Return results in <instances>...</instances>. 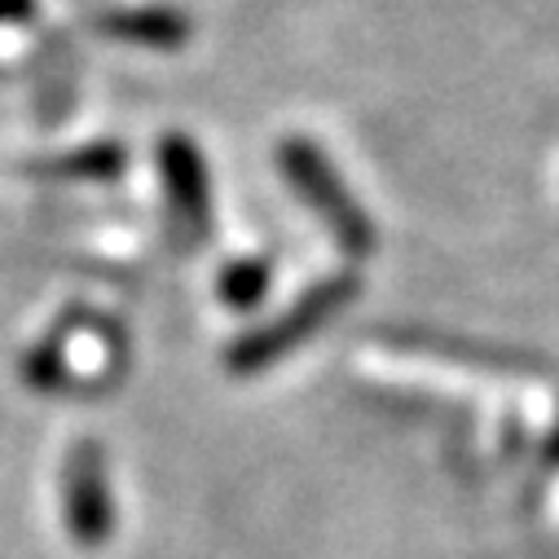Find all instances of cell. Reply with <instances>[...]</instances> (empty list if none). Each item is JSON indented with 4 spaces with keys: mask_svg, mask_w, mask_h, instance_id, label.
<instances>
[{
    "mask_svg": "<svg viewBox=\"0 0 559 559\" xmlns=\"http://www.w3.org/2000/svg\"><path fill=\"white\" fill-rule=\"evenodd\" d=\"M361 283L348 273H335V277H322V283H313L296 305H287L277 318L242 331L229 348H225V366L229 374H264L273 370L283 357L300 353L309 340H318L353 300H357Z\"/></svg>",
    "mask_w": 559,
    "mask_h": 559,
    "instance_id": "6da1fadb",
    "label": "cell"
},
{
    "mask_svg": "<svg viewBox=\"0 0 559 559\" xmlns=\"http://www.w3.org/2000/svg\"><path fill=\"white\" fill-rule=\"evenodd\" d=\"M277 168L292 181L296 199L326 225V234L335 238V247L353 260L374 251V221L366 216V207L353 199V190L344 186V177L335 173V164L326 159L322 146L292 136V142L277 146Z\"/></svg>",
    "mask_w": 559,
    "mask_h": 559,
    "instance_id": "7a4b0ae2",
    "label": "cell"
},
{
    "mask_svg": "<svg viewBox=\"0 0 559 559\" xmlns=\"http://www.w3.org/2000/svg\"><path fill=\"white\" fill-rule=\"evenodd\" d=\"M62 524L84 550H102L115 537L110 463L97 441H75L62 459Z\"/></svg>",
    "mask_w": 559,
    "mask_h": 559,
    "instance_id": "3957f363",
    "label": "cell"
},
{
    "mask_svg": "<svg viewBox=\"0 0 559 559\" xmlns=\"http://www.w3.org/2000/svg\"><path fill=\"white\" fill-rule=\"evenodd\" d=\"M159 181L168 194V207L177 216V225L186 229V238H207L212 229V177L203 164V151L181 132H168L159 142Z\"/></svg>",
    "mask_w": 559,
    "mask_h": 559,
    "instance_id": "277c9868",
    "label": "cell"
},
{
    "mask_svg": "<svg viewBox=\"0 0 559 559\" xmlns=\"http://www.w3.org/2000/svg\"><path fill=\"white\" fill-rule=\"evenodd\" d=\"M97 27L106 36H115V40L146 45V49H181L186 36H190V19L181 10H164V5H151V10H115Z\"/></svg>",
    "mask_w": 559,
    "mask_h": 559,
    "instance_id": "5b68a950",
    "label": "cell"
},
{
    "mask_svg": "<svg viewBox=\"0 0 559 559\" xmlns=\"http://www.w3.org/2000/svg\"><path fill=\"white\" fill-rule=\"evenodd\" d=\"M123 168H128V151L119 142H93V146L45 159L36 173L53 181H115Z\"/></svg>",
    "mask_w": 559,
    "mask_h": 559,
    "instance_id": "8992f818",
    "label": "cell"
},
{
    "mask_svg": "<svg viewBox=\"0 0 559 559\" xmlns=\"http://www.w3.org/2000/svg\"><path fill=\"white\" fill-rule=\"evenodd\" d=\"M269 287H273V269H269L264 255H238V260H229V264L221 269V277H216V292H221V300H225L234 313L260 309L264 296H269Z\"/></svg>",
    "mask_w": 559,
    "mask_h": 559,
    "instance_id": "52a82bcc",
    "label": "cell"
},
{
    "mask_svg": "<svg viewBox=\"0 0 559 559\" xmlns=\"http://www.w3.org/2000/svg\"><path fill=\"white\" fill-rule=\"evenodd\" d=\"M23 379H27L32 388H40V392H53V388L67 383V361H62V340H58V335L45 340V344H36V348L23 357Z\"/></svg>",
    "mask_w": 559,
    "mask_h": 559,
    "instance_id": "ba28073f",
    "label": "cell"
},
{
    "mask_svg": "<svg viewBox=\"0 0 559 559\" xmlns=\"http://www.w3.org/2000/svg\"><path fill=\"white\" fill-rule=\"evenodd\" d=\"M36 19V0H0V27H19Z\"/></svg>",
    "mask_w": 559,
    "mask_h": 559,
    "instance_id": "9c48e42d",
    "label": "cell"
}]
</instances>
